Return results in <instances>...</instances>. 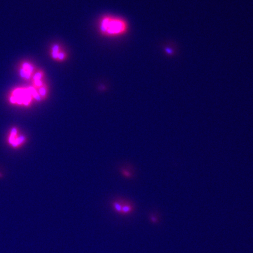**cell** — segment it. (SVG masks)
I'll return each instance as SVG.
<instances>
[{
    "mask_svg": "<svg viewBox=\"0 0 253 253\" xmlns=\"http://www.w3.org/2000/svg\"><path fill=\"white\" fill-rule=\"evenodd\" d=\"M98 27L102 34L109 37L121 36L128 30V24L125 20L110 15L103 16L99 21Z\"/></svg>",
    "mask_w": 253,
    "mask_h": 253,
    "instance_id": "6da1fadb",
    "label": "cell"
},
{
    "mask_svg": "<svg viewBox=\"0 0 253 253\" xmlns=\"http://www.w3.org/2000/svg\"><path fill=\"white\" fill-rule=\"evenodd\" d=\"M51 55L54 59L61 62L64 60L67 56L66 52L58 45H55L52 47Z\"/></svg>",
    "mask_w": 253,
    "mask_h": 253,
    "instance_id": "7a4b0ae2",
    "label": "cell"
},
{
    "mask_svg": "<svg viewBox=\"0 0 253 253\" xmlns=\"http://www.w3.org/2000/svg\"><path fill=\"white\" fill-rule=\"evenodd\" d=\"M134 210V207L133 206L128 202H125V203H123L122 206V212L121 214L123 215H127L131 213Z\"/></svg>",
    "mask_w": 253,
    "mask_h": 253,
    "instance_id": "3957f363",
    "label": "cell"
},
{
    "mask_svg": "<svg viewBox=\"0 0 253 253\" xmlns=\"http://www.w3.org/2000/svg\"><path fill=\"white\" fill-rule=\"evenodd\" d=\"M165 51L169 56H174L176 52V48L175 45H170L165 48Z\"/></svg>",
    "mask_w": 253,
    "mask_h": 253,
    "instance_id": "277c9868",
    "label": "cell"
},
{
    "mask_svg": "<svg viewBox=\"0 0 253 253\" xmlns=\"http://www.w3.org/2000/svg\"><path fill=\"white\" fill-rule=\"evenodd\" d=\"M123 202H120L119 201H116L113 202V206L114 210L118 213L121 214L122 212V206H123Z\"/></svg>",
    "mask_w": 253,
    "mask_h": 253,
    "instance_id": "5b68a950",
    "label": "cell"
}]
</instances>
